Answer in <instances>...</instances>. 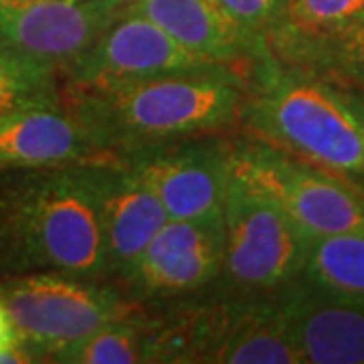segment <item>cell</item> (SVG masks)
Wrapping results in <instances>:
<instances>
[{
    "mask_svg": "<svg viewBox=\"0 0 364 364\" xmlns=\"http://www.w3.org/2000/svg\"><path fill=\"white\" fill-rule=\"evenodd\" d=\"M247 97V73L227 65L114 85H63L65 109L109 156L235 130L243 126Z\"/></svg>",
    "mask_w": 364,
    "mask_h": 364,
    "instance_id": "6da1fadb",
    "label": "cell"
},
{
    "mask_svg": "<svg viewBox=\"0 0 364 364\" xmlns=\"http://www.w3.org/2000/svg\"><path fill=\"white\" fill-rule=\"evenodd\" d=\"M0 273L112 279L90 164L0 172Z\"/></svg>",
    "mask_w": 364,
    "mask_h": 364,
    "instance_id": "7a4b0ae2",
    "label": "cell"
},
{
    "mask_svg": "<svg viewBox=\"0 0 364 364\" xmlns=\"http://www.w3.org/2000/svg\"><path fill=\"white\" fill-rule=\"evenodd\" d=\"M249 136L364 188V132L348 93L267 55L249 73Z\"/></svg>",
    "mask_w": 364,
    "mask_h": 364,
    "instance_id": "3957f363",
    "label": "cell"
},
{
    "mask_svg": "<svg viewBox=\"0 0 364 364\" xmlns=\"http://www.w3.org/2000/svg\"><path fill=\"white\" fill-rule=\"evenodd\" d=\"M0 301L31 363H53L63 348L140 308L122 287L65 273L6 275Z\"/></svg>",
    "mask_w": 364,
    "mask_h": 364,
    "instance_id": "277c9868",
    "label": "cell"
},
{
    "mask_svg": "<svg viewBox=\"0 0 364 364\" xmlns=\"http://www.w3.org/2000/svg\"><path fill=\"white\" fill-rule=\"evenodd\" d=\"M225 249L213 289L223 294H275L296 282L314 239L272 198L231 182L223 207Z\"/></svg>",
    "mask_w": 364,
    "mask_h": 364,
    "instance_id": "5b68a950",
    "label": "cell"
},
{
    "mask_svg": "<svg viewBox=\"0 0 364 364\" xmlns=\"http://www.w3.org/2000/svg\"><path fill=\"white\" fill-rule=\"evenodd\" d=\"M231 174L272 198L312 239L364 233V188L263 142L235 140Z\"/></svg>",
    "mask_w": 364,
    "mask_h": 364,
    "instance_id": "8992f818",
    "label": "cell"
},
{
    "mask_svg": "<svg viewBox=\"0 0 364 364\" xmlns=\"http://www.w3.org/2000/svg\"><path fill=\"white\" fill-rule=\"evenodd\" d=\"M233 146L225 134H198L117 158L154 191L168 219H208L223 215Z\"/></svg>",
    "mask_w": 364,
    "mask_h": 364,
    "instance_id": "52a82bcc",
    "label": "cell"
},
{
    "mask_svg": "<svg viewBox=\"0 0 364 364\" xmlns=\"http://www.w3.org/2000/svg\"><path fill=\"white\" fill-rule=\"evenodd\" d=\"M223 215L208 219H168L122 279L136 304H164L203 294L223 265Z\"/></svg>",
    "mask_w": 364,
    "mask_h": 364,
    "instance_id": "ba28073f",
    "label": "cell"
},
{
    "mask_svg": "<svg viewBox=\"0 0 364 364\" xmlns=\"http://www.w3.org/2000/svg\"><path fill=\"white\" fill-rule=\"evenodd\" d=\"M219 67L162 31L142 14L119 9L117 16L63 75V85H114Z\"/></svg>",
    "mask_w": 364,
    "mask_h": 364,
    "instance_id": "9c48e42d",
    "label": "cell"
},
{
    "mask_svg": "<svg viewBox=\"0 0 364 364\" xmlns=\"http://www.w3.org/2000/svg\"><path fill=\"white\" fill-rule=\"evenodd\" d=\"M117 13L107 0H0V47L53 67L63 79Z\"/></svg>",
    "mask_w": 364,
    "mask_h": 364,
    "instance_id": "30bf717a",
    "label": "cell"
},
{
    "mask_svg": "<svg viewBox=\"0 0 364 364\" xmlns=\"http://www.w3.org/2000/svg\"><path fill=\"white\" fill-rule=\"evenodd\" d=\"M90 172L109 277L122 282L152 237L168 221V213L154 191L122 158L91 162Z\"/></svg>",
    "mask_w": 364,
    "mask_h": 364,
    "instance_id": "8fae6325",
    "label": "cell"
},
{
    "mask_svg": "<svg viewBox=\"0 0 364 364\" xmlns=\"http://www.w3.org/2000/svg\"><path fill=\"white\" fill-rule=\"evenodd\" d=\"M124 11L156 23L184 49L198 57L245 71L272 55L265 37L247 31L219 0H134Z\"/></svg>",
    "mask_w": 364,
    "mask_h": 364,
    "instance_id": "7c38bea8",
    "label": "cell"
},
{
    "mask_svg": "<svg viewBox=\"0 0 364 364\" xmlns=\"http://www.w3.org/2000/svg\"><path fill=\"white\" fill-rule=\"evenodd\" d=\"M289 338L304 364H364V308L332 298L301 277L279 289Z\"/></svg>",
    "mask_w": 364,
    "mask_h": 364,
    "instance_id": "4fadbf2b",
    "label": "cell"
},
{
    "mask_svg": "<svg viewBox=\"0 0 364 364\" xmlns=\"http://www.w3.org/2000/svg\"><path fill=\"white\" fill-rule=\"evenodd\" d=\"M105 158L75 117L57 107H35L0 117V172L91 164Z\"/></svg>",
    "mask_w": 364,
    "mask_h": 364,
    "instance_id": "5bb4252c",
    "label": "cell"
},
{
    "mask_svg": "<svg viewBox=\"0 0 364 364\" xmlns=\"http://www.w3.org/2000/svg\"><path fill=\"white\" fill-rule=\"evenodd\" d=\"M273 57L342 90L364 91V16L324 37L291 43Z\"/></svg>",
    "mask_w": 364,
    "mask_h": 364,
    "instance_id": "9a60e30c",
    "label": "cell"
},
{
    "mask_svg": "<svg viewBox=\"0 0 364 364\" xmlns=\"http://www.w3.org/2000/svg\"><path fill=\"white\" fill-rule=\"evenodd\" d=\"M299 277L332 298L364 308V233L314 239Z\"/></svg>",
    "mask_w": 364,
    "mask_h": 364,
    "instance_id": "2e32d148",
    "label": "cell"
},
{
    "mask_svg": "<svg viewBox=\"0 0 364 364\" xmlns=\"http://www.w3.org/2000/svg\"><path fill=\"white\" fill-rule=\"evenodd\" d=\"M57 105H63V81L59 71L0 47V117Z\"/></svg>",
    "mask_w": 364,
    "mask_h": 364,
    "instance_id": "e0dca14e",
    "label": "cell"
},
{
    "mask_svg": "<svg viewBox=\"0 0 364 364\" xmlns=\"http://www.w3.org/2000/svg\"><path fill=\"white\" fill-rule=\"evenodd\" d=\"M63 364H136L148 363V338L144 308L95 330L93 334L55 354Z\"/></svg>",
    "mask_w": 364,
    "mask_h": 364,
    "instance_id": "ac0fdd59",
    "label": "cell"
},
{
    "mask_svg": "<svg viewBox=\"0 0 364 364\" xmlns=\"http://www.w3.org/2000/svg\"><path fill=\"white\" fill-rule=\"evenodd\" d=\"M364 16V0H286L284 14L267 33L269 51L336 33Z\"/></svg>",
    "mask_w": 364,
    "mask_h": 364,
    "instance_id": "d6986e66",
    "label": "cell"
},
{
    "mask_svg": "<svg viewBox=\"0 0 364 364\" xmlns=\"http://www.w3.org/2000/svg\"><path fill=\"white\" fill-rule=\"evenodd\" d=\"M225 11L247 31L265 37L284 14L286 0H219Z\"/></svg>",
    "mask_w": 364,
    "mask_h": 364,
    "instance_id": "ffe728a7",
    "label": "cell"
},
{
    "mask_svg": "<svg viewBox=\"0 0 364 364\" xmlns=\"http://www.w3.org/2000/svg\"><path fill=\"white\" fill-rule=\"evenodd\" d=\"M14 344H18V342H16V336H14L13 324H11L9 314H6L2 301H0V352L4 348H11Z\"/></svg>",
    "mask_w": 364,
    "mask_h": 364,
    "instance_id": "44dd1931",
    "label": "cell"
},
{
    "mask_svg": "<svg viewBox=\"0 0 364 364\" xmlns=\"http://www.w3.org/2000/svg\"><path fill=\"white\" fill-rule=\"evenodd\" d=\"M348 93V97H350L352 107H354V112H356V116L360 119V126H363L364 132V91H350V90H344Z\"/></svg>",
    "mask_w": 364,
    "mask_h": 364,
    "instance_id": "7402d4cb",
    "label": "cell"
},
{
    "mask_svg": "<svg viewBox=\"0 0 364 364\" xmlns=\"http://www.w3.org/2000/svg\"><path fill=\"white\" fill-rule=\"evenodd\" d=\"M109 4H114L116 9H122V6H126V4H130L134 0H107Z\"/></svg>",
    "mask_w": 364,
    "mask_h": 364,
    "instance_id": "603a6c76",
    "label": "cell"
}]
</instances>
